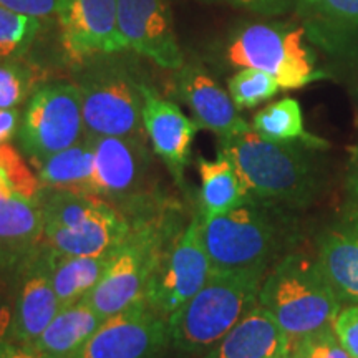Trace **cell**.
Listing matches in <instances>:
<instances>
[{
  "label": "cell",
  "mask_w": 358,
  "mask_h": 358,
  "mask_svg": "<svg viewBox=\"0 0 358 358\" xmlns=\"http://www.w3.org/2000/svg\"><path fill=\"white\" fill-rule=\"evenodd\" d=\"M201 224L203 221L196 214L171 243H163L156 257L145 302L166 320L198 294L213 272L201 236Z\"/></svg>",
  "instance_id": "obj_9"
},
{
  "label": "cell",
  "mask_w": 358,
  "mask_h": 358,
  "mask_svg": "<svg viewBox=\"0 0 358 358\" xmlns=\"http://www.w3.org/2000/svg\"><path fill=\"white\" fill-rule=\"evenodd\" d=\"M60 310L43 245L22 264L15 274L12 343L32 345Z\"/></svg>",
  "instance_id": "obj_16"
},
{
  "label": "cell",
  "mask_w": 358,
  "mask_h": 358,
  "mask_svg": "<svg viewBox=\"0 0 358 358\" xmlns=\"http://www.w3.org/2000/svg\"><path fill=\"white\" fill-rule=\"evenodd\" d=\"M292 348L274 317L254 307L203 358H279Z\"/></svg>",
  "instance_id": "obj_19"
},
{
  "label": "cell",
  "mask_w": 358,
  "mask_h": 358,
  "mask_svg": "<svg viewBox=\"0 0 358 358\" xmlns=\"http://www.w3.org/2000/svg\"><path fill=\"white\" fill-rule=\"evenodd\" d=\"M176 71L179 98L191 110L199 128L213 131L221 141L252 128L239 115L229 92H224L208 71L196 65H182Z\"/></svg>",
  "instance_id": "obj_17"
},
{
  "label": "cell",
  "mask_w": 358,
  "mask_h": 358,
  "mask_svg": "<svg viewBox=\"0 0 358 358\" xmlns=\"http://www.w3.org/2000/svg\"><path fill=\"white\" fill-rule=\"evenodd\" d=\"M0 358H50L32 345H19V343H7L0 347Z\"/></svg>",
  "instance_id": "obj_37"
},
{
  "label": "cell",
  "mask_w": 358,
  "mask_h": 358,
  "mask_svg": "<svg viewBox=\"0 0 358 358\" xmlns=\"http://www.w3.org/2000/svg\"><path fill=\"white\" fill-rule=\"evenodd\" d=\"M0 178L15 194L38 199L40 189H42L38 176H35L22 155L8 143L0 145Z\"/></svg>",
  "instance_id": "obj_29"
},
{
  "label": "cell",
  "mask_w": 358,
  "mask_h": 358,
  "mask_svg": "<svg viewBox=\"0 0 358 358\" xmlns=\"http://www.w3.org/2000/svg\"><path fill=\"white\" fill-rule=\"evenodd\" d=\"M13 194H15V192H13L10 187L7 186V182L0 178V206L6 203V201L10 199Z\"/></svg>",
  "instance_id": "obj_40"
},
{
  "label": "cell",
  "mask_w": 358,
  "mask_h": 358,
  "mask_svg": "<svg viewBox=\"0 0 358 358\" xmlns=\"http://www.w3.org/2000/svg\"><path fill=\"white\" fill-rule=\"evenodd\" d=\"M303 37V29L252 24L234 35L227 47V58L234 66L266 71L284 90L303 88L325 77L315 70Z\"/></svg>",
  "instance_id": "obj_7"
},
{
  "label": "cell",
  "mask_w": 358,
  "mask_h": 358,
  "mask_svg": "<svg viewBox=\"0 0 358 358\" xmlns=\"http://www.w3.org/2000/svg\"><path fill=\"white\" fill-rule=\"evenodd\" d=\"M299 2L324 19L358 25V0H299Z\"/></svg>",
  "instance_id": "obj_31"
},
{
  "label": "cell",
  "mask_w": 358,
  "mask_h": 358,
  "mask_svg": "<svg viewBox=\"0 0 358 358\" xmlns=\"http://www.w3.org/2000/svg\"><path fill=\"white\" fill-rule=\"evenodd\" d=\"M24 155L35 168L85 136L82 95L77 83H45L27 101L19 133Z\"/></svg>",
  "instance_id": "obj_8"
},
{
  "label": "cell",
  "mask_w": 358,
  "mask_h": 358,
  "mask_svg": "<svg viewBox=\"0 0 358 358\" xmlns=\"http://www.w3.org/2000/svg\"><path fill=\"white\" fill-rule=\"evenodd\" d=\"M22 115L19 108L0 110V145L8 143L19 133Z\"/></svg>",
  "instance_id": "obj_35"
},
{
  "label": "cell",
  "mask_w": 358,
  "mask_h": 358,
  "mask_svg": "<svg viewBox=\"0 0 358 358\" xmlns=\"http://www.w3.org/2000/svg\"><path fill=\"white\" fill-rule=\"evenodd\" d=\"M237 7L249 8L256 12H279L282 8L287 7L289 0H227Z\"/></svg>",
  "instance_id": "obj_36"
},
{
  "label": "cell",
  "mask_w": 358,
  "mask_h": 358,
  "mask_svg": "<svg viewBox=\"0 0 358 358\" xmlns=\"http://www.w3.org/2000/svg\"><path fill=\"white\" fill-rule=\"evenodd\" d=\"M118 29L127 48L161 69L185 65L168 0H118Z\"/></svg>",
  "instance_id": "obj_14"
},
{
  "label": "cell",
  "mask_w": 358,
  "mask_h": 358,
  "mask_svg": "<svg viewBox=\"0 0 358 358\" xmlns=\"http://www.w3.org/2000/svg\"><path fill=\"white\" fill-rule=\"evenodd\" d=\"M332 325L348 355L358 358V303H350L340 308Z\"/></svg>",
  "instance_id": "obj_32"
},
{
  "label": "cell",
  "mask_w": 358,
  "mask_h": 358,
  "mask_svg": "<svg viewBox=\"0 0 358 358\" xmlns=\"http://www.w3.org/2000/svg\"><path fill=\"white\" fill-rule=\"evenodd\" d=\"M40 32V19L0 6V62L20 60Z\"/></svg>",
  "instance_id": "obj_26"
},
{
  "label": "cell",
  "mask_w": 358,
  "mask_h": 358,
  "mask_svg": "<svg viewBox=\"0 0 358 358\" xmlns=\"http://www.w3.org/2000/svg\"><path fill=\"white\" fill-rule=\"evenodd\" d=\"M348 192H350L352 203L357 208L358 213V151L355 153V158L352 161V169L350 174H348Z\"/></svg>",
  "instance_id": "obj_38"
},
{
  "label": "cell",
  "mask_w": 358,
  "mask_h": 358,
  "mask_svg": "<svg viewBox=\"0 0 358 358\" xmlns=\"http://www.w3.org/2000/svg\"><path fill=\"white\" fill-rule=\"evenodd\" d=\"M65 0H0V6L34 19L58 15Z\"/></svg>",
  "instance_id": "obj_34"
},
{
  "label": "cell",
  "mask_w": 358,
  "mask_h": 358,
  "mask_svg": "<svg viewBox=\"0 0 358 358\" xmlns=\"http://www.w3.org/2000/svg\"><path fill=\"white\" fill-rule=\"evenodd\" d=\"M101 322V317L82 299L60 307L32 347L50 358H71L95 334Z\"/></svg>",
  "instance_id": "obj_22"
},
{
  "label": "cell",
  "mask_w": 358,
  "mask_h": 358,
  "mask_svg": "<svg viewBox=\"0 0 358 358\" xmlns=\"http://www.w3.org/2000/svg\"><path fill=\"white\" fill-rule=\"evenodd\" d=\"M42 243L43 214L38 199L13 194L0 206V272L15 277Z\"/></svg>",
  "instance_id": "obj_18"
},
{
  "label": "cell",
  "mask_w": 358,
  "mask_h": 358,
  "mask_svg": "<svg viewBox=\"0 0 358 358\" xmlns=\"http://www.w3.org/2000/svg\"><path fill=\"white\" fill-rule=\"evenodd\" d=\"M229 95L237 110H249L271 100L279 93L280 85L266 71L257 69H243L227 82Z\"/></svg>",
  "instance_id": "obj_27"
},
{
  "label": "cell",
  "mask_w": 358,
  "mask_h": 358,
  "mask_svg": "<svg viewBox=\"0 0 358 358\" xmlns=\"http://www.w3.org/2000/svg\"><path fill=\"white\" fill-rule=\"evenodd\" d=\"M43 249L48 274L60 307L82 301L100 282L118 250L101 256H62L47 248Z\"/></svg>",
  "instance_id": "obj_23"
},
{
  "label": "cell",
  "mask_w": 358,
  "mask_h": 358,
  "mask_svg": "<svg viewBox=\"0 0 358 358\" xmlns=\"http://www.w3.org/2000/svg\"><path fill=\"white\" fill-rule=\"evenodd\" d=\"M110 57H96L80 65L82 73L77 87L82 95L85 134L92 138L140 136L145 134L143 82Z\"/></svg>",
  "instance_id": "obj_6"
},
{
  "label": "cell",
  "mask_w": 358,
  "mask_h": 358,
  "mask_svg": "<svg viewBox=\"0 0 358 358\" xmlns=\"http://www.w3.org/2000/svg\"><path fill=\"white\" fill-rule=\"evenodd\" d=\"M264 277V272L256 271H213L198 294L168 319L169 345L187 355L211 350L259 306Z\"/></svg>",
  "instance_id": "obj_4"
},
{
  "label": "cell",
  "mask_w": 358,
  "mask_h": 358,
  "mask_svg": "<svg viewBox=\"0 0 358 358\" xmlns=\"http://www.w3.org/2000/svg\"><path fill=\"white\" fill-rule=\"evenodd\" d=\"M168 345V320L141 301L103 320L71 358H156Z\"/></svg>",
  "instance_id": "obj_12"
},
{
  "label": "cell",
  "mask_w": 358,
  "mask_h": 358,
  "mask_svg": "<svg viewBox=\"0 0 358 358\" xmlns=\"http://www.w3.org/2000/svg\"><path fill=\"white\" fill-rule=\"evenodd\" d=\"M279 358H306V357H303L302 353L297 350V348H294V347H292V348H290V350L285 352L284 355H280Z\"/></svg>",
  "instance_id": "obj_41"
},
{
  "label": "cell",
  "mask_w": 358,
  "mask_h": 358,
  "mask_svg": "<svg viewBox=\"0 0 358 358\" xmlns=\"http://www.w3.org/2000/svg\"><path fill=\"white\" fill-rule=\"evenodd\" d=\"M164 241L166 234L158 227L141 222L133 226L100 282L83 297L103 320L145 301L146 285Z\"/></svg>",
  "instance_id": "obj_10"
},
{
  "label": "cell",
  "mask_w": 358,
  "mask_h": 358,
  "mask_svg": "<svg viewBox=\"0 0 358 358\" xmlns=\"http://www.w3.org/2000/svg\"><path fill=\"white\" fill-rule=\"evenodd\" d=\"M198 171L201 178L198 214L203 222L229 213L252 196L222 151H217L214 159L199 158Z\"/></svg>",
  "instance_id": "obj_21"
},
{
  "label": "cell",
  "mask_w": 358,
  "mask_h": 358,
  "mask_svg": "<svg viewBox=\"0 0 358 358\" xmlns=\"http://www.w3.org/2000/svg\"><path fill=\"white\" fill-rule=\"evenodd\" d=\"M348 83H350L352 96L353 100H355V105L358 110V52L353 55V60L350 64V80H348Z\"/></svg>",
  "instance_id": "obj_39"
},
{
  "label": "cell",
  "mask_w": 358,
  "mask_h": 358,
  "mask_svg": "<svg viewBox=\"0 0 358 358\" xmlns=\"http://www.w3.org/2000/svg\"><path fill=\"white\" fill-rule=\"evenodd\" d=\"M13 308H15V277L0 272V347L12 343Z\"/></svg>",
  "instance_id": "obj_33"
},
{
  "label": "cell",
  "mask_w": 358,
  "mask_h": 358,
  "mask_svg": "<svg viewBox=\"0 0 358 358\" xmlns=\"http://www.w3.org/2000/svg\"><path fill=\"white\" fill-rule=\"evenodd\" d=\"M143 127L153 151L164 161L178 185H185V169L191 143L198 133V123L182 113L176 103L166 100L153 88L141 83Z\"/></svg>",
  "instance_id": "obj_15"
},
{
  "label": "cell",
  "mask_w": 358,
  "mask_h": 358,
  "mask_svg": "<svg viewBox=\"0 0 358 358\" xmlns=\"http://www.w3.org/2000/svg\"><path fill=\"white\" fill-rule=\"evenodd\" d=\"M35 169L43 189L92 192L95 171V148L92 138L83 136L66 150L48 156Z\"/></svg>",
  "instance_id": "obj_24"
},
{
  "label": "cell",
  "mask_w": 358,
  "mask_h": 358,
  "mask_svg": "<svg viewBox=\"0 0 358 358\" xmlns=\"http://www.w3.org/2000/svg\"><path fill=\"white\" fill-rule=\"evenodd\" d=\"M58 24L62 47L75 65L127 50L118 29V0H65Z\"/></svg>",
  "instance_id": "obj_13"
},
{
  "label": "cell",
  "mask_w": 358,
  "mask_h": 358,
  "mask_svg": "<svg viewBox=\"0 0 358 358\" xmlns=\"http://www.w3.org/2000/svg\"><path fill=\"white\" fill-rule=\"evenodd\" d=\"M35 90V71L22 58L0 62V110L17 108Z\"/></svg>",
  "instance_id": "obj_28"
},
{
  "label": "cell",
  "mask_w": 358,
  "mask_h": 358,
  "mask_svg": "<svg viewBox=\"0 0 358 358\" xmlns=\"http://www.w3.org/2000/svg\"><path fill=\"white\" fill-rule=\"evenodd\" d=\"M307 150L302 143L264 140L252 128L219 145L250 194L280 208H303L317 196L319 173Z\"/></svg>",
  "instance_id": "obj_2"
},
{
  "label": "cell",
  "mask_w": 358,
  "mask_h": 358,
  "mask_svg": "<svg viewBox=\"0 0 358 358\" xmlns=\"http://www.w3.org/2000/svg\"><path fill=\"white\" fill-rule=\"evenodd\" d=\"M294 348L306 358H352L340 343L332 324L299 340Z\"/></svg>",
  "instance_id": "obj_30"
},
{
  "label": "cell",
  "mask_w": 358,
  "mask_h": 358,
  "mask_svg": "<svg viewBox=\"0 0 358 358\" xmlns=\"http://www.w3.org/2000/svg\"><path fill=\"white\" fill-rule=\"evenodd\" d=\"M92 141L95 148L93 194L110 201L120 211L128 203H133L136 208L141 206L151 176V155L148 151L145 134L95 136Z\"/></svg>",
  "instance_id": "obj_11"
},
{
  "label": "cell",
  "mask_w": 358,
  "mask_h": 358,
  "mask_svg": "<svg viewBox=\"0 0 358 358\" xmlns=\"http://www.w3.org/2000/svg\"><path fill=\"white\" fill-rule=\"evenodd\" d=\"M213 271L267 274L287 252L292 227L280 206L250 198L229 213L201 224Z\"/></svg>",
  "instance_id": "obj_1"
},
{
  "label": "cell",
  "mask_w": 358,
  "mask_h": 358,
  "mask_svg": "<svg viewBox=\"0 0 358 358\" xmlns=\"http://www.w3.org/2000/svg\"><path fill=\"white\" fill-rule=\"evenodd\" d=\"M259 306L274 317L294 347L299 340L332 324L343 303L317 256L294 250L264 277Z\"/></svg>",
  "instance_id": "obj_3"
},
{
  "label": "cell",
  "mask_w": 358,
  "mask_h": 358,
  "mask_svg": "<svg viewBox=\"0 0 358 358\" xmlns=\"http://www.w3.org/2000/svg\"><path fill=\"white\" fill-rule=\"evenodd\" d=\"M317 261L342 303H358V216L322 234Z\"/></svg>",
  "instance_id": "obj_20"
},
{
  "label": "cell",
  "mask_w": 358,
  "mask_h": 358,
  "mask_svg": "<svg viewBox=\"0 0 358 358\" xmlns=\"http://www.w3.org/2000/svg\"><path fill=\"white\" fill-rule=\"evenodd\" d=\"M250 127L259 136L268 141L302 143L312 150L329 146L327 141L307 133L303 127L302 108L294 98H284V100L271 103L266 108L257 111Z\"/></svg>",
  "instance_id": "obj_25"
},
{
  "label": "cell",
  "mask_w": 358,
  "mask_h": 358,
  "mask_svg": "<svg viewBox=\"0 0 358 358\" xmlns=\"http://www.w3.org/2000/svg\"><path fill=\"white\" fill-rule=\"evenodd\" d=\"M43 248L62 256L113 252L131 234V222L116 206L93 192L40 189Z\"/></svg>",
  "instance_id": "obj_5"
}]
</instances>
